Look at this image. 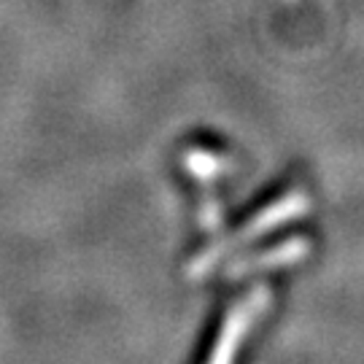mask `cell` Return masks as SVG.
<instances>
[{"mask_svg":"<svg viewBox=\"0 0 364 364\" xmlns=\"http://www.w3.org/2000/svg\"><path fill=\"white\" fill-rule=\"evenodd\" d=\"M311 254V240L308 237H289L281 246H273L262 254H248L240 262L230 267V278H243L262 270H278V267H291Z\"/></svg>","mask_w":364,"mask_h":364,"instance_id":"3","label":"cell"},{"mask_svg":"<svg viewBox=\"0 0 364 364\" xmlns=\"http://www.w3.org/2000/svg\"><path fill=\"white\" fill-rule=\"evenodd\" d=\"M267 308H270V289L254 287L246 297L235 305L232 311L227 313L208 364H232L237 351H240V346H243V340H246V335L251 332V326L259 321V316Z\"/></svg>","mask_w":364,"mask_h":364,"instance_id":"2","label":"cell"},{"mask_svg":"<svg viewBox=\"0 0 364 364\" xmlns=\"http://www.w3.org/2000/svg\"><path fill=\"white\" fill-rule=\"evenodd\" d=\"M183 165H186V170H189L195 178H200V181H213V178H219L221 173H227V170L232 168V162H230L227 156L205 151V149H192V151H186V154H183Z\"/></svg>","mask_w":364,"mask_h":364,"instance_id":"4","label":"cell"},{"mask_svg":"<svg viewBox=\"0 0 364 364\" xmlns=\"http://www.w3.org/2000/svg\"><path fill=\"white\" fill-rule=\"evenodd\" d=\"M308 210H311V197H308V192H305V189H291L289 195L278 197V200L270 203L264 210H259V213L248 221L240 232L224 237V240H219V243H213L205 254H200V259L192 264V270H195V273H205L208 267H213V262L219 259L221 254H230L232 248L246 246V243L257 240V237H262V235H267L270 230H275V227H284V224H289V221L305 216Z\"/></svg>","mask_w":364,"mask_h":364,"instance_id":"1","label":"cell"}]
</instances>
